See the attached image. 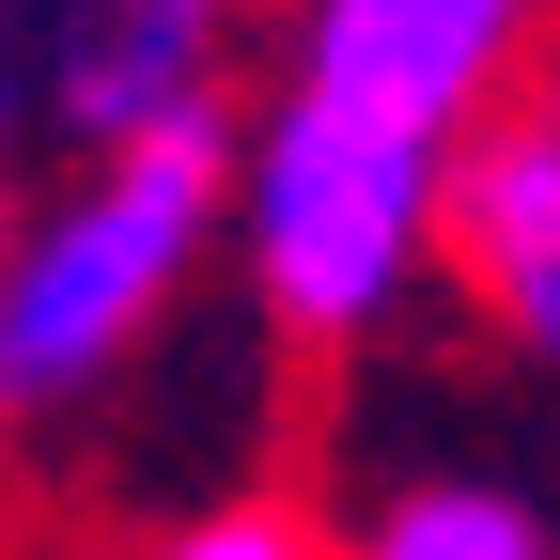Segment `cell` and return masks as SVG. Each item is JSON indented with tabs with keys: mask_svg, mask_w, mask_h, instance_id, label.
<instances>
[{
	"mask_svg": "<svg viewBox=\"0 0 560 560\" xmlns=\"http://www.w3.org/2000/svg\"><path fill=\"white\" fill-rule=\"evenodd\" d=\"M219 187H234V125L219 94H187L156 125L94 140V172L47 202V219L0 249V405H79L140 327L172 312L187 249L219 234Z\"/></svg>",
	"mask_w": 560,
	"mask_h": 560,
	"instance_id": "obj_1",
	"label": "cell"
},
{
	"mask_svg": "<svg viewBox=\"0 0 560 560\" xmlns=\"http://www.w3.org/2000/svg\"><path fill=\"white\" fill-rule=\"evenodd\" d=\"M436 187H452V140H420L389 109H342V94H280L265 140L234 156V234L249 280L296 342H359L405 312V280L436 265Z\"/></svg>",
	"mask_w": 560,
	"mask_h": 560,
	"instance_id": "obj_2",
	"label": "cell"
},
{
	"mask_svg": "<svg viewBox=\"0 0 560 560\" xmlns=\"http://www.w3.org/2000/svg\"><path fill=\"white\" fill-rule=\"evenodd\" d=\"M219 0H0V125L125 140L202 94Z\"/></svg>",
	"mask_w": 560,
	"mask_h": 560,
	"instance_id": "obj_3",
	"label": "cell"
},
{
	"mask_svg": "<svg viewBox=\"0 0 560 560\" xmlns=\"http://www.w3.org/2000/svg\"><path fill=\"white\" fill-rule=\"evenodd\" d=\"M514 47H529V0H312L296 94H342V109H389L420 140H452L514 79Z\"/></svg>",
	"mask_w": 560,
	"mask_h": 560,
	"instance_id": "obj_4",
	"label": "cell"
},
{
	"mask_svg": "<svg viewBox=\"0 0 560 560\" xmlns=\"http://www.w3.org/2000/svg\"><path fill=\"white\" fill-rule=\"evenodd\" d=\"M436 234L499 296V327H529L560 359V109H514L467 140V187H436Z\"/></svg>",
	"mask_w": 560,
	"mask_h": 560,
	"instance_id": "obj_5",
	"label": "cell"
},
{
	"mask_svg": "<svg viewBox=\"0 0 560 560\" xmlns=\"http://www.w3.org/2000/svg\"><path fill=\"white\" fill-rule=\"evenodd\" d=\"M342 560H560V529L514 499V482H405V499L359 514Z\"/></svg>",
	"mask_w": 560,
	"mask_h": 560,
	"instance_id": "obj_6",
	"label": "cell"
},
{
	"mask_svg": "<svg viewBox=\"0 0 560 560\" xmlns=\"http://www.w3.org/2000/svg\"><path fill=\"white\" fill-rule=\"evenodd\" d=\"M156 560H312V529H296V514H202V529H172Z\"/></svg>",
	"mask_w": 560,
	"mask_h": 560,
	"instance_id": "obj_7",
	"label": "cell"
}]
</instances>
